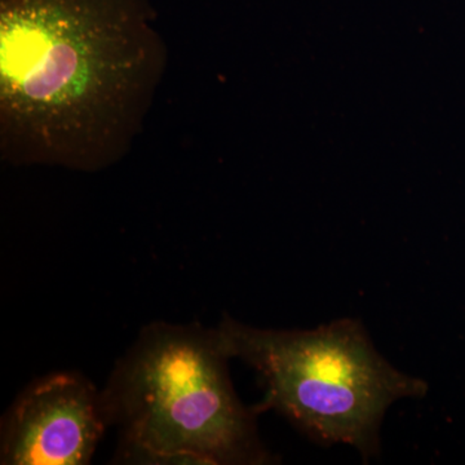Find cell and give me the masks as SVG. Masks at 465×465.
<instances>
[{
  "mask_svg": "<svg viewBox=\"0 0 465 465\" xmlns=\"http://www.w3.org/2000/svg\"><path fill=\"white\" fill-rule=\"evenodd\" d=\"M109 427L103 391L84 376L56 372L34 381L2 425L0 463L84 465Z\"/></svg>",
  "mask_w": 465,
  "mask_h": 465,
  "instance_id": "4",
  "label": "cell"
},
{
  "mask_svg": "<svg viewBox=\"0 0 465 465\" xmlns=\"http://www.w3.org/2000/svg\"><path fill=\"white\" fill-rule=\"evenodd\" d=\"M216 329L226 356L255 370L264 390L258 411L274 410L309 440L351 446L363 459L381 451L388 409L430 390L391 365L353 318L314 330H264L225 316Z\"/></svg>",
  "mask_w": 465,
  "mask_h": 465,
  "instance_id": "3",
  "label": "cell"
},
{
  "mask_svg": "<svg viewBox=\"0 0 465 465\" xmlns=\"http://www.w3.org/2000/svg\"><path fill=\"white\" fill-rule=\"evenodd\" d=\"M149 0H0V155L96 173L130 152L167 67Z\"/></svg>",
  "mask_w": 465,
  "mask_h": 465,
  "instance_id": "1",
  "label": "cell"
},
{
  "mask_svg": "<svg viewBox=\"0 0 465 465\" xmlns=\"http://www.w3.org/2000/svg\"><path fill=\"white\" fill-rule=\"evenodd\" d=\"M217 329L153 323L104 388L109 425L127 460L145 464H266L258 409L235 393Z\"/></svg>",
  "mask_w": 465,
  "mask_h": 465,
  "instance_id": "2",
  "label": "cell"
}]
</instances>
